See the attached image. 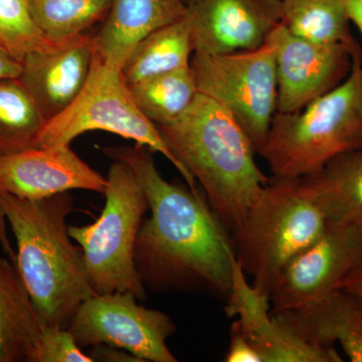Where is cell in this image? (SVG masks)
Instances as JSON below:
<instances>
[{
	"label": "cell",
	"mask_w": 362,
	"mask_h": 362,
	"mask_svg": "<svg viewBox=\"0 0 362 362\" xmlns=\"http://www.w3.org/2000/svg\"><path fill=\"white\" fill-rule=\"evenodd\" d=\"M102 152L129 165L148 199L135 245V266L154 292L199 291L228 299L235 246L207 204L204 192L168 182L143 145L103 147Z\"/></svg>",
	"instance_id": "obj_1"
},
{
	"label": "cell",
	"mask_w": 362,
	"mask_h": 362,
	"mask_svg": "<svg viewBox=\"0 0 362 362\" xmlns=\"http://www.w3.org/2000/svg\"><path fill=\"white\" fill-rule=\"evenodd\" d=\"M157 128L233 235L270 180L255 161L256 149L246 131L223 107L199 93L180 118Z\"/></svg>",
	"instance_id": "obj_2"
},
{
	"label": "cell",
	"mask_w": 362,
	"mask_h": 362,
	"mask_svg": "<svg viewBox=\"0 0 362 362\" xmlns=\"http://www.w3.org/2000/svg\"><path fill=\"white\" fill-rule=\"evenodd\" d=\"M16 242V264L44 326L68 328L80 305L96 294L81 247L71 243L66 218L70 192L37 201L0 194Z\"/></svg>",
	"instance_id": "obj_3"
},
{
	"label": "cell",
	"mask_w": 362,
	"mask_h": 362,
	"mask_svg": "<svg viewBox=\"0 0 362 362\" xmlns=\"http://www.w3.org/2000/svg\"><path fill=\"white\" fill-rule=\"evenodd\" d=\"M362 147V61L349 77L301 111L278 113L259 152L278 177L319 173L346 152Z\"/></svg>",
	"instance_id": "obj_4"
},
{
	"label": "cell",
	"mask_w": 362,
	"mask_h": 362,
	"mask_svg": "<svg viewBox=\"0 0 362 362\" xmlns=\"http://www.w3.org/2000/svg\"><path fill=\"white\" fill-rule=\"evenodd\" d=\"M327 223L305 176L270 178L233 233L235 256L252 286L270 297L283 269Z\"/></svg>",
	"instance_id": "obj_5"
},
{
	"label": "cell",
	"mask_w": 362,
	"mask_h": 362,
	"mask_svg": "<svg viewBox=\"0 0 362 362\" xmlns=\"http://www.w3.org/2000/svg\"><path fill=\"white\" fill-rule=\"evenodd\" d=\"M104 194L100 218L90 225L69 226V233L82 249L96 294L127 292L144 301L146 287L136 269L134 254L148 199L130 166L119 160L109 168Z\"/></svg>",
	"instance_id": "obj_6"
},
{
	"label": "cell",
	"mask_w": 362,
	"mask_h": 362,
	"mask_svg": "<svg viewBox=\"0 0 362 362\" xmlns=\"http://www.w3.org/2000/svg\"><path fill=\"white\" fill-rule=\"evenodd\" d=\"M90 131L113 133L160 153L190 189L199 190L194 176L171 153L156 124L138 108L122 71L106 65L96 54L84 88L65 111L45 123L37 147L71 145L78 136Z\"/></svg>",
	"instance_id": "obj_7"
},
{
	"label": "cell",
	"mask_w": 362,
	"mask_h": 362,
	"mask_svg": "<svg viewBox=\"0 0 362 362\" xmlns=\"http://www.w3.org/2000/svg\"><path fill=\"white\" fill-rule=\"evenodd\" d=\"M199 94L221 105L246 131L259 153L277 112L275 44L269 37L252 51L195 54L190 62Z\"/></svg>",
	"instance_id": "obj_8"
},
{
	"label": "cell",
	"mask_w": 362,
	"mask_h": 362,
	"mask_svg": "<svg viewBox=\"0 0 362 362\" xmlns=\"http://www.w3.org/2000/svg\"><path fill=\"white\" fill-rule=\"evenodd\" d=\"M138 301L127 292L93 295L80 305L68 329L82 349L107 344L144 362L177 361L166 344L176 330L173 319Z\"/></svg>",
	"instance_id": "obj_9"
},
{
	"label": "cell",
	"mask_w": 362,
	"mask_h": 362,
	"mask_svg": "<svg viewBox=\"0 0 362 362\" xmlns=\"http://www.w3.org/2000/svg\"><path fill=\"white\" fill-rule=\"evenodd\" d=\"M362 267V226L327 223L286 265L272 288L271 312L293 310L343 290Z\"/></svg>",
	"instance_id": "obj_10"
},
{
	"label": "cell",
	"mask_w": 362,
	"mask_h": 362,
	"mask_svg": "<svg viewBox=\"0 0 362 362\" xmlns=\"http://www.w3.org/2000/svg\"><path fill=\"white\" fill-rule=\"evenodd\" d=\"M275 44L278 113L301 111L349 77L354 54L340 44H320L293 35L280 23L271 33Z\"/></svg>",
	"instance_id": "obj_11"
},
{
	"label": "cell",
	"mask_w": 362,
	"mask_h": 362,
	"mask_svg": "<svg viewBox=\"0 0 362 362\" xmlns=\"http://www.w3.org/2000/svg\"><path fill=\"white\" fill-rule=\"evenodd\" d=\"M187 20L195 54L252 51L282 23L281 0H194Z\"/></svg>",
	"instance_id": "obj_12"
},
{
	"label": "cell",
	"mask_w": 362,
	"mask_h": 362,
	"mask_svg": "<svg viewBox=\"0 0 362 362\" xmlns=\"http://www.w3.org/2000/svg\"><path fill=\"white\" fill-rule=\"evenodd\" d=\"M226 302V315L237 317L235 323L258 351L262 361H343L335 346H317L304 341L272 313L270 297L250 283L237 259Z\"/></svg>",
	"instance_id": "obj_13"
},
{
	"label": "cell",
	"mask_w": 362,
	"mask_h": 362,
	"mask_svg": "<svg viewBox=\"0 0 362 362\" xmlns=\"http://www.w3.org/2000/svg\"><path fill=\"white\" fill-rule=\"evenodd\" d=\"M106 187L107 177L71 145L33 147L0 157V194L37 201L77 189L104 194Z\"/></svg>",
	"instance_id": "obj_14"
},
{
	"label": "cell",
	"mask_w": 362,
	"mask_h": 362,
	"mask_svg": "<svg viewBox=\"0 0 362 362\" xmlns=\"http://www.w3.org/2000/svg\"><path fill=\"white\" fill-rule=\"evenodd\" d=\"M94 35L88 33L54 49L32 52L23 59L21 84L45 120L66 110L83 90L94 59Z\"/></svg>",
	"instance_id": "obj_15"
},
{
	"label": "cell",
	"mask_w": 362,
	"mask_h": 362,
	"mask_svg": "<svg viewBox=\"0 0 362 362\" xmlns=\"http://www.w3.org/2000/svg\"><path fill=\"white\" fill-rule=\"evenodd\" d=\"M185 0H112L110 9L94 35L95 54L106 65L122 70L143 39L187 16Z\"/></svg>",
	"instance_id": "obj_16"
},
{
	"label": "cell",
	"mask_w": 362,
	"mask_h": 362,
	"mask_svg": "<svg viewBox=\"0 0 362 362\" xmlns=\"http://www.w3.org/2000/svg\"><path fill=\"white\" fill-rule=\"evenodd\" d=\"M304 341L339 344L352 362H362V300L339 290L310 304L275 314Z\"/></svg>",
	"instance_id": "obj_17"
},
{
	"label": "cell",
	"mask_w": 362,
	"mask_h": 362,
	"mask_svg": "<svg viewBox=\"0 0 362 362\" xmlns=\"http://www.w3.org/2000/svg\"><path fill=\"white\" fill-rule=\"evenodd\" d=\"M42 328L16 264L0 254V362H28Z\"/></svg>",
	"instance_id": "obj_18"
},
{
	"label": "cell",
	"mask_w": 362,
	"mask_h": 362,
	"mask_svg": "<svg viewBox=\"0 0 362 362\" xmlns=\"http://www.w3.org/2000/svg\"><path fill=\"white\" fill-rule=\"evenodd\" d=\"M305 178L328 223L362 226V147Z\"/></svg>",
	"instance_id": "obj_19"
},
{
	"label": "cell",
	"mask_w": 362,
	"mask_h": 362,
	"mask_svg": "<svg viewBox=\"0 0 362 362\" xmlns=\"http://www.w3.org/2000/svg\"><path fill=\"white\" fill-rule=\"evenodd\" d=\"M194 54L187 16L159 28L136 45L122 66L128 86L162 74L187 68Z\"/></svg>",
	"instance_id": "obj_20"
},
{
	"label": "cell",
	"mask_w": 362,
	"mask_h": 362,
	"mask_svg": "<svg viewBox=\"0 0 362 362\" xmlns=\"http://www.w3.org/2000/svg\"><path fill=\"white\" fill-rule=\"evenodd\" d=\"M282 23L290 33L320 44L346 45L354 61H362V49L350 32L342 0H281Z\"/></svg>",
	"instance_id": "obj_21"
},
{
	"label": "cell",
	"mask_w": 362,
	"mask_h": 362,
	"mask_svg": "<svg viewBox=\"0 0 362 362\" xmlns=\"http://www.w3.org/2000/svg\"><path fill=\"white\" fill-rule=\"evenodd\" d=\"M112 0H28L33 21L51 44H68L104 21Z\"/></svg>",
	"instance_id": "obj_22"
},
{
	"label": "cell",
	"mask_w": 362,
	"mask_h": 362,
	"mask_svg": "<svg viewBox=\"0 0 362 362\" xmlns=\"http://www.w3.org/2000/svg\"><path fill=\"white\" fill-rule=\"evenodd\" d=\"M129 88L139 110L156 126L177 120L199 95L190 66L140 81Z\"/></svg>",
	"instance_id": "obj_23"
},
{
	"label": "cell",
	"mask_w": 362,
	"mask_h": 362,
	"mask_svg": "<svg viewBox=\"0 0 362 362\" xmlns=\"http://www.w3.org/2000/svg\"><path fill=\"white\" fill-rule=\"evenodd\" d=\"M45 123L20 78L0 80V157L37 147Z\"/></svg>",
	"instance_id": "obj_24"
},
{
	"label": "cell",
	"mask_w": 362,
	"mask_h": 362,
	"mask_svg": "<svg viewBox=\"0 0 362 362\" xmlns=\"http://www.w3.org/2000/svg\"><path fill=\"white\" fill-rule=\"evenodd\" d=\"M0 47L23 62L32 52L57 45L45 40L35 25L28 0H0Z\"/></svg>",
	"instance_id": "obj_25"
},
{
	"label": "cell",
	"mask_w": 362,
	"mask_h": 362,
	"mask_svg": "<svg viewBox=\"0 0 362 362\" xmlns=\"http://www.w3.org/2000/svg\"><path fill=\"white\" fill-rule=\"evenodd\" d=\"M28 362H94L68 328L44 326Z\"/></svg>",
	"instance_id": "obj_26"
},
{
	"label": "cell",
	"mask_w": 362,
	"mask_h": 362,
	"mask_svg": "<svg viewBox=\"0 0 362 362\" xmlns=\"http://www.w3.org/2000/svg\"><path fill=\"white\" fill-rule=\"evenodd\" d=\"M226 362H263L251 342L245 337L244 333L233 322L230 330V342L226 354Z\"/></svg>",
	"instance_id": "obj_27"
},
{
	"label": "cell",
	"mask_w": 362,
	"mask_h": 362,
	"mask_svg": "<svg viewBox=\"0 0 362 362\" xmlns=\"http://www.w3.org/2000/svg\"><path fill=\"white\" fill-rule=\"evenodd\" d=\"M89 356L94 361L144 362L137 356H133L127 350L107 344L94 345L90 349Z\"/></svg>",
	"instance_id": "obj_28"
},
{
	"label": "cell",
	"mask_w": 362,
	"mask_h": 362,
	"mask_svg": "<svg viewBox=\"0 0 362 362\" xmlns=\"http://www.w3.org/2000/svg\"><path fill=\"white\" fill-rule=\"evenodd\" d=\"M23 64L0 47V80L20 78Z\"/></svg>",
	"instance_id": "obj_29"
},
{
	"label": "cell",
	"mask_w": 362,
	"mask_h": 362,
	"mask_svg": "<svg viewBox=\"0 0 362 362\" xmlns=\"http://www.w3.org/2000/svg\"><path fill=\"white\" fill-rule=\"evenodd\" d=\"M0 247L4 250L7 258L14 263V261H16V251L13 250V245H11V240L8 238V233H7V223L1 206H0Z\"/></svg>",
	"instance_id": "obj_30"
},
{
	"label": "cell",
	"mask_w": 362,
	"mask_h": 362,
	"mask_svg": "<svg viewBox=\"0 0 362 362\" xmlns=\"http://www.w3.org/2000/svg\"><path fill=\"white\" fill-rule=\"evenodd\" d=\"M350 23L357 26L362 35V0H342Z\"/></svg>",
	"instance_id": "obj_31"
},
{
	"label": "cell",
	"mask_w": 362,
	"mask_h": 362,
	"mask_svg": "<svg viewBox=\"0 0 362 362\" xmlns=\"http://www.w3.org/2000/svg\"><path fill=\"white\" fill-rule=\"evenodd\" d=\"M343 290L362 300V267L347 281Z\"/></svg>",
	"instance_id": "obj_32"
},
{
	"label": "cell",
	"mask_w": 362,
	"mask_h": 362,
	"mask_svg": "<svg viewBox=\"0 0 362 362\" xmlns=\"http://www.w3.org/2000/svg\"><path fill=\"white\" fill-rule=\"evenodd\" d=\"M194 1V0H188L187 4H189V2Z\"/></svg>",
	"instance_id": "obj_33"
}]
</instances>
